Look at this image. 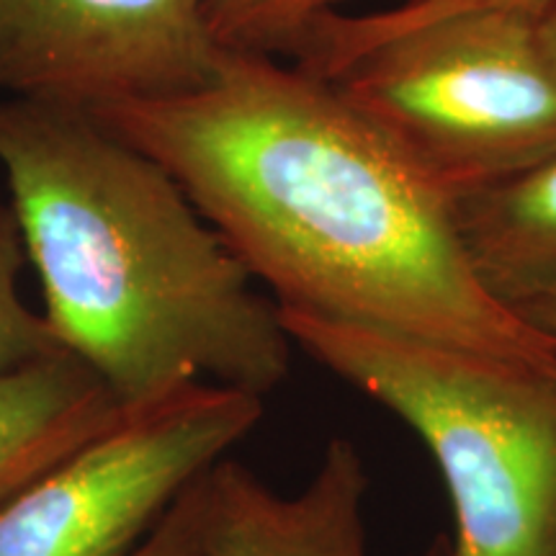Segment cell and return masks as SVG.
Segmentation results:
<instances>
[{
	"instance_id": "cell-1",
	"label": "cell",
	"mask_w": 556,
	"mask_h": 556,
	"mask_svg": "<svg viewBox=\"0 0 556 556\" xmlns=\"http://www.w3.org/2000/svg\"><path fill=\"white\" fill-rule=\"evenodd\" d=\"M90 116L178 180L278 309L556 371V340L479 283L454 197L328 80L227 52L206 86Z\"/></svg>"
},
{
	"instance_id": "cell-2",
	"label": "cell",
	"mask_w": 556,
	"mask_h": 556,
	"mask_svg": "<svg viewBox=\"0 0 556 556\" xmlns=\"http://www.w3.org/2000/svg\"><path fill=\"white\" fill-rule=\"evenodd\" d=\"M0 178L47 325L124 409L208 381L266 400L294 340L178 180L88 111L0 99Z\"/></svg>"
},
{
	"instance_id": "cell-3",
	"label": "cell",
	"mask_w": 556,
	"mask_h": 556,
	"mask_svg": "<svg viewBox=\"0 0 556 556\" xmlns=\"http://www.w3.org/2000/svg\"><path fill=\"white\" fill-rule=\"evenodd\" d=\"M281 312L296 348L415 430L446 482L454 556H556V371Z\"/></svg>"
},
{
	"instance_id": "cell-4",
	"label": "cell",
	"mask_w": 556,
	"mask_h": 556,
	"mask_svg": "<svg viewBox=\"0 0 556 556\" xmlns=\"http://www.w3.org/2000/svg\"><path fill=\"white\" fill-rule=\"evenodd\" d=\"M319 80L448 197L556 155V58L528 13L477 9L413 26Z\"/></svg>"
},
{
	"instance_id": "cell-5",
	"label": "cell",
	"mask_w": 556,
	"mask_h": 556,
	"mask_svg": "<svg viewBox=\"0 0 556 556\" xmlns=\"http://www.w3.org/2000/svg\"><path fill=\"white\" fill-rule=\"evenodd\" d=\"M263 413V397L208 381L127 409L0 507V556H129Z\"/></svg>"
},
{
	"instance_id": "cell-6",
	"label": "cell",
	"mask_w": 556,
	"mask_h": 556,
	"mask_svg": "<svg viewBox=\"0 0 556 556\" xmlns=\"http://www.w3.org/2000/svg\"><path fill=\"white\" fill-rule=\"evenodd\" d=\"M225 50L204 0H0V99L99 111L189 93Z\"/></svg>"
},
{
	"instance_id": "cell-7",
	"label": "cell",
	"mask_w": 556,
	"mask_h": 556,
	"mask_svg": "<svg viewBox=\"0 0 556 556\" xmlns=\"http://www.w3.org/2000/svg\"><path fill=\"white\" fill-rule=\"evenodd\" d=\"M366 492L364 458L348 438H332L296 495L222 456L193 482L189 556H368Z\"/></svg>"
},
{
	"instance_id": "cell-8",
	"label": "cell",
	"mask_w": 556,
	"mask_h": 556,
	"mask_svg": "<svg viewBox=\"0 0 556 556\" xmlns=\"http://www.w3.org/2000/svg\"><path fill=\"white\" fill-rule=\"evenodd\" d=\"M464 253L486 294L510 312L556 299V155L454 197Z\"/></svg>"
},
{
	"instance_id": "cell-9",
	"label": "cell",
	"mask_w": 556,
	"mask_h": 556,
	"mask_svg": "<svg viewBox=\"0 0 556 556\" xmlns=\"http://www.w3.org/2000/svg\"><path fill=\"white\" fill-rule=\"evenodd\" d=\"M124 415L99 374L67 351L0 374V507Z\"/></svg>"
},
{
	"instance_id": "cell-10",
	"label": "cell",
	"mask_w": 556,
	"mask_h": 556,
	"mask_svg": "<svg viewBox=\"0 0 556 556\" xmlns=\"http://www.w3.org/2000/svg\"><path fill=\"white\" fill-rule=\"evenodd\" d=\"M353 0H204L206 24L225 52L255 58H302L325 21Z\"/></svg>"
},
{
	"instance_id": "cell-11",
	"label": "cell",
	"mask_w": 556,
	"mask_h": 556,
	"mask_svg": "<svg viewBox=\"0 0 556 556\" xmlns=\"http://www.w3.org/2000/svg\"><path fill=\"white\" fill-rule=\"evenodd\" d=\"M552 3L554 0H405V3L392 5L389 11L368 13V16L340 13V16L325 21L319 26L307 50L294 62V67L307 75H315V78H325L348 54H353L366 45H374L379 39L392 37V34L413 29V26L430 24V21L477 9L520 11L528 13V16L544 18Z\"/></svg>"
},
{
	"instance_id": "cell-12",
	"label": "cell",
	"mask_w": 556,
	"mask_h": 556,
	"mask_svg": "<svg viewBox=\"0 0 556 556\" xmlns=\"http://www.w3.org/2000/svg\"><path fill=\"white\" fill-rule=\"evenodd\" d=\"M26 266L16 214L5 191H0V374L65 351L41 309L37 312L24 299L21 274Z\"/></svg>"
},
{
	"instance_id": "cell-13",
	"label": "cell",
	"mask_w": 556,
	"mask_h": 556,
	"mask_svg": "<svg viewBox=\"0 0 556 556\" xmlns=\"http://www.w3.org/2000/svg\"><path fill=\"white\" fill-rule=\"evenodd\" d=\"M197 479H193V482H197ZM193 482L189 490L178 497V503L165 513V518L160 520L155 531H152L129 556H189L193 541V520H197Z\"/></svg>"
},
{
	"instance_id": "cell-14",
	"label": "cell",
	"mask_w": 556,
	"mask_h": 556,
	"mask_svg": "<svg viewBox=\"0 0 556 556\" xmlns=\"http://www.w3.org/2000/svg\"><path fill=\"white\" fill-rule=\"evenodd\" d=\"M520 317L526 319L528 325L544 332L552 340H556V299H548V302L533 304L526 312H520Z\"/></svg>"
},
{
	"instance_id": "cell-15",
	"label": "cell",
	"mask_w": 556,
	"mask_h": 556,
	"mask_svg": "<svg viewBox=\"0 0 556 556\" xmlns=\"http://www.w3.org/2000/svg\"><path fill=\"white\" fill-rule=\"evenodd\" d=\"M541 31H544L548 50H552V54L556 58V0L552 3V9L544 13V18H541Z\"/></svg>"
},
{
	"instance_id": "cell-16",
	"label": "cell",
	"mask_w": 556,
	"mask_h": 556,
	"mask_svg": "<svg viewBox=\"0 0 556 556\" xmlns=\"http://www.w3.org/2000/svg\"><path fill=\"white\" fill-rule=\"evenodd\" d=\"M420 556H454V554H451V539L448 536H435Z\"/></svg>"
}]
</instances>
